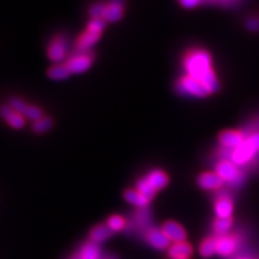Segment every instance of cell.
Segmentation results:
<instances>
[{
	"label": "cell",
	"instance_id": "6da1fadb",
	"mask_svg": "<svg viewBox=\"0 0 259 259\" xmlns=\"http://www.w3.org/2000/svg\"><path fill=\"white\" fill-rule=\"evenodd\" d=\"M182 65L185 74L188 75L205 88L209 95L221 90V82L213 67L210 53L203 48H190L182 56Z\"/></svg>",
	"mask_w": 259,
	"mask_h": 259
},
{
	"label": "cell",
	"instance_id": "7a4b0ae2",
	"mask_svg": "<svg viewBox=\"0 0 259 259\" xmlns=\"http://www.w3.org/2000/svg\"><path fill=\"white\" fill-rule=\"evenodd\" d=\"M240 130L244 133L245 140L231 151L230 160L242 168L250 166L259 159V116L247 121Z\"/></svg>",
	"mask_w": 259,
	"mask_h": 259
},
{
	"label": "cell",
	"instance_id": "3957f363",
	"mask_svg": "<svg viewBox=\"0 0 259 259\" xmlns=\"http://www.w3.org/2000/svg\"><path fill=\"white\" fill-rule=\"evenodd\" d=\"M169 182L168 175L160 168H153L136 183V190L150 201L156 193L165 188Z\"/></svg>",
	"mask_w": 259,
	"mask_h": 259
},
{
	"label": "cell",
	"instance_id": "277c9868",
	"mask_svg": "<svg viewBox=\"0 0 259 259\" xmlns=\"http://www.w3.org/2000/svg\"><path fill=\"white\" fill-rule=\"evenodd\" d=\"M106 23L103 19H91L89 21L85 29L76 40L75 51H91L92 47L101 39Z\"/></svg>",
	"mask_w": 259,
	"mask_h": 259
},
{
	"label": "cell",
	"instance_id": "5b68a950",
	"mask_svg": "<svg viewBox=\"0 0 259 259\" xmlns=\"http://www.w3.org/2000/svg\"><path fill=\"white\" fill-rule=\"evenodd\" d=\"M215 173L222 178L224 183L236 186V187L240 186L244 180V173L242 172V168L228 159L217 161Z\"/></svg>",
	"mask_w": 259,
	"mask_h": 259
},
{
	"label": "cell",
	"instance_id": "8992f818",
	"mask_svg": "<svg viewBox=\"0 0 259 259\" xmlns=\"http://www.w3.org/2000/svg\"><path fill=\"white\" fill-rule=\"evenodd\" d=\"M175 90L183 96L198 97V99H203V97L209 95L202 83L186 74L182 75L176 80Z\"/></svg>",
	"mask_w": 259,
	"mask_h": 259
},
{
	"label": "cell",
	"instance_id": "52a82bcc",
	"mask_svg": "<svg viewBox=\"0 0 259 259\" xmlns=\"http://www.w3.org/2000/svg\"><path fill=\"white\" fill-rule=\"evenodd\" d=\"M95 59L94 52L91 51H75L72 52L64 64L70 71V74H81L92 66Z\"/></svg>",
	"mask_w": 259,
	"mask_h": 259
},
{
	"label": "cell",
	"instance_id": "ba28073f",
	"mask_svg": "<svg viewBox=\"0 0 259 259\" xmlns=\"http://www.w3.org/2000/svg\"><path fill=\"white\" fill-rule=\"evenodd\" d=\"M68 39L64 35H55L47 47V55L50 61L59 64L68 58Z\"/></svg>",
	"mask_w": 259,
	"mask_h": 259
},
{
	"label": "cell",
	"instance_id": "9c48e42d",
	"mask_svg": "<svg viewBox=\"0 0 259 259\" xmlns=\"http://www.w3.org/2000/svg\"><path fill=\"white\" fill-rule=\"evenodd\" d=\"M9 105L15 110H18L20 113H22L25 118L32 120V122L38 120L39 118L44 117V111L41 108L25 102L24 100L20 99V97H12L9 102Z\"/></svg>",
	"mask_w": 259,
	"mask_h": 259
},
{
	"label": "cell",
	"instance_id": "30bf717a",
	"mask_svg": "<svg viewBox=\"0 0 259 259\" xmlns=\"http://www.w3.org/2000/svg\"><path fill=\"white\" fill-rule=\"evenodd\" d=\"M245 135L241 130H225L218 135V144L227 149L234 150L244 142Z\"/></svg>",
	"mask_w": 259,
	"mask_h": 259
},
{
	"label": "cell",
	"instance_id": "8fae6325",
	"mask_svg": "<svg viewBox=\"0 0 259 259\" xmlns=\"http://www.w3.org/2000/svg\"><path fill=\"white\" fill-rule=\"evenodd\" d=\"M239 241L236 237L225 234V236L216 237V250L217 254L223 257L231 256L238 247Z\"/></svg>",
	"mask_w": 259,
	"mask_h": 259
},
{
	"label": "cell",
	"instance_id": "7c38bea8",
	"mask_svg": "<svg viewBox=\"0 0 259 259\" xmlns=\"http://www.w3.org/2000/svg\"><path fill=\"white\" fill-rule=\"evenodd\" d=\"M124 13V2L123 0H109L105 3L103 20L106 22H118L122 19Z\"/></svg>",
	"mask_w": 259,
	"mask_h": 259
},
{
	"label": "cell",
	"instance_id": "4fadbf2b",
	"mask_svg": "<svg viewBox=\"0 0 259 259\" xmlns=\"http://www.w3.org/2000/svg\"><path fill=\"white\" fill-rule=\"evenodd\" d=\"M0 116L13 128H22L25 125V117L22 113H20L18 110H15L13 107H11L9 104L3 105L0 107Z\"/></svg>",
	"mask_w": 259,
	"mask_h": 259
},
{
	"label": "cell",
	"instance_id": "5bb4252c",
	"mask_svg": "<svg viewBox=\"0 0 259 259\" xmlns=\"http://www.w3.org/2000/svg\"><path fill=\"white\" fill-rule=\"evenodd\" d=\"M145 238L149 244L156 249L163 250L171 246V241L165 236L162 229L150 228L145 232Z\"/></svg>",
	"mask_w": 259,
	"mask_h": 259
},
{
	"label": "cell",
	"instance_id": "9a60e30c",
	"mask_svg": "<svg viewBox=\"0 0 259 259\" xmlns=\"http://www.w3.org/2000/svg\"><path fill=\"white\" fill-rule=\"evenodd\" d=\"M162 230H163L168 240L173 243L185 242L186 239H187V233H186V230L183 228L182 225H180L176 222H173V221L166 222L163 225V227H162Z\"/></svg>",
	"mask_w": 259,
	"mask_h": 259
},
{
	"label": "cell",
	"instance_id": "2e32d148",
	"mask_svg": "<svg viewBox=\"0 0 259 259\" xmlns=\"http://www.w3.org/2000/svg\"><path fill=\"white\" fill-rule=\"evenodd\" d=\"M224 184V181L215 172H204L198 177V185L203 190H218Z\"/></svg>",
	"mask_w": 259,
	"mask_h": 259
},
{
	"label": "cell",
	"instance_id": "e0dca14e",
	"mask_svg": "<svg viewBox=\"0 0 259 259\" xmlns=\"http://www.w3.org/2000/svg\"><path fill=\"white\" fill-rule=\"evenodd\" d=\"M232 213H233V203H232V200L229 197L222 196L216 200L215 214L217 218L228 220V218H231Z\"/></svg>",
	"mask_w": 259,
	"mask_h": 259
},
{
	"label": "cell",
	"instance_id": "ac0fdd59",
	"mask_svg": "<svg viewBox=\"0 0 259 259\" xmlns=\"http://www.w3.org/2000/svg\"><path fill=\"white\" fill-rule=\"evenodd\" d=\"M192 254V247L187 242L173 243L168 247V256L172 259H188Z\"/></svg>",
	"mask_w": 259,
	"mask_h": 259
},
{
	"label": "cell",
	"instance_id": "d6986e66",
	"mask_svg": "<svg viewBox=\"0 0 259 259\" xmlns=\"http://www.w3.org/2000/svg\"><path fill=\"white\" fill-rule=\"evenodd\" d=\"M124 199L128 202L130 204H132L139 208H145L147 207L150 203V200L144 197L141 192L137 191L136 189H127L124 192Z\"/></svg>",
	"mask_w": 259,
	"mask_h": 259
},
{
	"label": "cell",
	"instance_id": "ffe728a7",
	"mask_svg": "<svg viewBox=\"0 0 259 259\" xmlns=\"http://www.w3.org/2000/svg\"><path fill=\"white\" fill-rule=\"evenodd\" d=\"M112 231L106 224H101L95 226L90 232V242L99 244L101 242L106 241L111 237Z\"/></svg>",
	"mask_w": 259,
	"mask_h": 259
},
{
	"label": "cell",
	"instance_id": "44dd1931",
	"mask_svg": "<svg viewBox=\"0 0 259 259\" xmlns=\"http://www.w3.org/2000/svg\"><path fill=\"white\" fill-rule=\"evenodd\" d=\"M101 249L97 244L92 242H89L84 244L79 253L77 254V259H101Z\"/></svg>",
	"mask_w": 259,
	"mask_h": 259
},
{
	"label": "cell",
	"instance_id": "7402d4cb",
	"mask_svg": "<svg viewBox=\"0 0 259 259\" xmlns=\"http://www.w3.org/2000/svg\"><path fill=\"white\" fill-rule=\"evenodd\" d=\"M134 221V226L136 228H139L141 230H146L147 231L149 228V224H150V213L147 207L145 208H139L136 210V213L134 214L133 217Z\"/></svg>",
	"mask_w": 259,
	"mask_h": 259
},
{
	"label": "cell",
	"instance_id": "603a6c76",
	"mask_svg": "<svg viewBox=\"0 0 259 259\" xmlns=\"http://www.w3.org/2000/svg\"><path fill=\"white\" fill-rule=\"evenodd\" d=\"M70 71L64 63L55 64L48 69V76L53 80H64L70 76Z\"/></svg>",
	"mask_w": 259,
	"mask_h": 259
},
{
	"label": "cell",
	"instance_id": "cb8c5ba5",
	"mask_svg": "<svg viewBox=\"0 0 259 259\" xmlns=\"http://www.w3.org/2000/svg\"><path fill=\"white\" fill-rule=\"evenodd\" d=\"M200 254L201 256H203L205 258H209L217 254L216 237H209L201 243Z\"/></svg>",
	"mask_w": 259,
	"mask_h": 259
},
{
	"label": "cell",
	"instance_id": "d4e9b609",
	"mask_svg": "<svg viewBox=\"0 0 259 259\" xmlns=\"http://www.w3.org/2000/svg\"><path fill=\"white\" fill-rule=\"evenodd\" d=\"M53 123L54 122H53L52 118L44 116V117L39 118L38 120H36V121H34V122H32L31 128L35 133L42 134V133L48 132L49 130H50L53 126Z\"/></svg>",
	"mask_w": 259,
	"mask_h": 259
},
{
	"label": "cell",
	"instance_id": "484cf974",
	"mask_svg": "<svg viewBox=\"0 0 259 259\" xmlns=\"http://www.w3.org/2000/svg\"><path fill=\"white\" fill-rule=\"evenodd\" d=\"M231 226H232L231 218H228V220L216 218L213 228L217 236H225V234H228V231L231 229Z\"/></svg>",
	"mask_w": 259,
	"mask_h": 259
},
{
	"label": "cell",
	"instance_id": "4316f807",
	"mask_svg": "<svg viewBox=\"0 0 259 259\" xmlns=\"http://www.w3.org/2000/svg\"><path fill=\"white\" fill-rule=\"evenodd\" d=\"M106 225L109 227L110 230L112 232H117V231L123 230L125 228V227H126V222H125V220H124L122 216L112 215L107 220Z\"/></svg>",
	"mask_w": 259,
	"mask_h": 259
},
{
	"label": "cell",
	"instance_id": "83f0119b",
	"mask_svg": "<svg viewBox=\"0 0 259 259\" xmlns=\"http://www.w3.org/2000/svg\"><path fill=\"white\" fill-rule=\"evenodd\" d=\"M242 2L243 0H205L204 5H208V6L218 5L224 8H232V7H237Z\"/></svg>",
	"mask_w": 259,
	"mask_h": 259
},
{
	"label": "cell",
	"instance_id": "f1b7e54d",
	"mask_svg": "<svg viewBox=\"0 0 259 259\" xmlns=\"http://www.w3.org/2000/svg\"><path fill=\"white\" fill-rule=\"evenodd\" d=\"M104 8H105L104 3L93 4L90 7V9H89V15L91 16V19H103Z\"/></svg>",
	"mask_w": 259,
	"mask_h": 259
},
{
	"label": "cell",
	"instance_id": "f546056e",
	"mask_svg": "<svg viewBox=\"0 0 259 259\" xmlns=\"http://www.w3.org/2000/svg\"><path fill=\"white\" fill-rule=\"evenodd\" d=\"M185 9H194L201 5H204V0H178Z\"/></svg>",
	"mask_w": 259,
	"mask_h": 259
},
{
	"label": "cell",
	"instance_id": "4dcf8cb0",
	"mask_svg": "<svg viewBox=\"0 0 259 259\" xmlns=\"http://www.w3.org/2000/svg\"><path fill=\"white\" fill-rule=\"evenodd\" d=\"M245 27L250 31L259 30V18H249L245 22Z\"/></svg>",
	"mask_w": 259,
	"mask_h": 259
},
{
	"label": "cell",
	"instance_id": "1f68e13d",
	"mask_svg": "<svg viewBox=\"0 0 259 259\" xmlns=\"http://www.w3.org/2000/svg\"><path fill=\"white\" fill-rule=\"evenodd\" d=\"M106 259H112V258H106Z\"/></svg>",
	"mask_w": 259,
	"mask_h": 259
},
{
	"label": "cell",
	"instance_id": "d6a6232c",
	"mask_svg": "<svg viewBox=\"0 0 259 259\" xmlns=\"http://www.w3.org/2000/svg\"><path fill=\"white\" fill-rule=\"evenodd\" d=\"M243 259H246V258H243Z\"/></svg>",
	"mask_w": 259,
	"mask_h": 259
}]
</instances>
